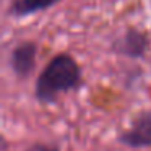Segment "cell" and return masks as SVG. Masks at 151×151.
I'll return each mask as SVG.
<instances>
[{"instance_id":"5","label":"cell","mask_w":151,"mask_h":151,"mask_svg":"<svg viewBox=\"0 0 151 151\" xmlns=\"http://www.w3.org/2000/svg\"><path fill=\"white\" fill-rule=\"evenodd\" d=\"M59 2H62V0H13L10 5V13L18 18L29 17V15H34L37 12L52 8Z\"/></svg>"},{"instance_id":"3","label":"cell","mask_w":151,"mask_h":151,"mask_svg":"<svg viewBox=\"0 0 151 151\" xmlns=\"http://www.w3.org/2000/svg\"><path fill=\"white\" fill-rule=\"evenodd\" d=\"M148 49V36L146 33L140 29H135V28H130L124 33V36L119 37L114 42V50L117 54H122V55L127 57H143L145 52Z\"/></svg>"},{"instance_id":"1","label":"cell","mask_w":151,"mask_h":151,"mask_svg":"<svg viewBox=\"0 0 151 151\" xmlns=\"http://www.w3.org/2000/svg\"><path fill=\"white\" fill-rule=\"evenodd\" d=\"M80 80H81V70L76 60L68 54H59L47 63L36 81L37 101H55L60 93L78 88Z\"/></svg>"},{"instance_id":"4","label":"cell","mask_w":151,"mask_h":151,"mask_svg":"<svg viewBox=\"0 0 151 151\" xmlns=\"http://www.w3.org/2000/svg\"><path fill=\"white\" fill-rule=\"evenodd\" d=\"M36 54L37 47L34 42H21L12 52V68L20 78H26L31 75L36 65Z\"/></svg>"},{"instance_id":"2","label":"cell","mask_w":151,"mask_h":151,"mask_svg":"<svg viewBox=\"0 0 151 151\" xmlns=\"http://www.w3.org/2000/svg\"><path fill=\"white\" fill-rule=\"evenodd\" d=\"M120 141L132 148L151 146V111L138 115L132 127L122 133Z\"/></svg>"}]
</instances>
